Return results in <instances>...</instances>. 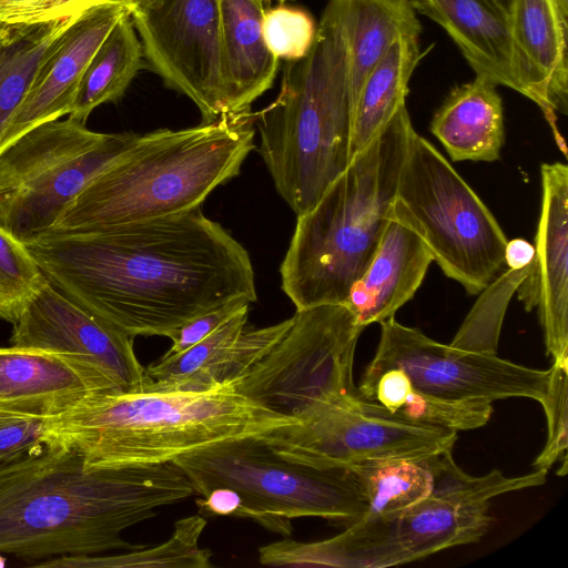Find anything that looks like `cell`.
<instances>
[{"label":"cell","instance_id":"60d3db41","mask_svg":"<svg viewBox=\"0 0 568 568\" xmlns=\"http://www.w3.org/2000/svg\"><path fill=\"white\" fill-rule=\"evenodd\" d=\"M505 18H509L513 0H486Z\"/></svg>","mask_w":568,"mask_h":568},{"label":"cell","instance_id":"f6af8a7d","mask_svg":"<svg viewBox=\"0 0 568 568\" xmlns=\"http://www.w3.org/2000/svg\"><path fill=\"white\" fill-rule=\"evenodd\" d=\"M262 1H271V0H262ZM277 1H280L281 3H283V2L287 1V0H277Z\"/></svg>","mask_w":568,"mask_h":568},{"label":"cell","instance_id":"ee69618b","mask_svg":"<svg viewBox=\"0 0 568 568\" xmlns=\"http://www.w3.org/2000/svg\"><path fill=\"white\" fill-rule=\"evenodd\" d=\"M13 413H10V412H7V410H3V409H0V424L7 419L10 415H12Z\"/></svg>","mask_w":568,"mask_h":568},{"label":"cell","instance_id":"6da1fadb","mask_svg":"<svg viewBox=\"0 0 568 568\" xmlns=\"http://www.w3.org/2000/svg\"><path fill=\"white\" fill-rule=\"evenodd\" d=\"M23 243L51 285L133 338L168 337L227 302L257 300L247 251L201 207Z\"/></svg>","mask_w":568,"mask_h":568},{"label":"cell","instance_id":"52a82bcc","mask_svg":"<svg viewBox=\"0 0 568 568\" xmlns=\"http://www.w3.org/2000/svg\"><path fill=\"white\" fill-rule=\"evenodd\" d=\"M195 495L229 487L241 498L239 518L290 537L292 520L318 517L348 525L367 510L358 477L348 468H317L283 457L262 436L221 442L178 457Z\"/></svg>","mask_w":568,"mask_h":568},{"label":"cell","instance_id":"ffe728a7","mask_svg":"<svg viewBox=\"0 0 568 568\" xmlns=\"http://www.w3.org/2000/svg\"><path fill=\"white\" fill-rule=\"evenodd\" d=\"M432 262L422 237L389 217L373 257L353 285L345 305L364 328L394 317L413 298Z\"/></svg>","mask_w":568,"mask_h":568},{"label":"cell","instance_id":"ab89813d","mask_svg":"<svg viewBox=\"0 0 568 568\" xmlns=\"http://www.w3.org/2000/svg\"><path fill=\"white\" fill-rule=\"evenodd\" d=\"M535 255V246L524 239L507 241L504 251L505 265L510 270L528 266Z\"/></svg>","mask_w":568,"mask_h":568},{"label":"cell","instance_id":"1f68e13d","mask_svg":"<svg viewBox=\"0 0 568 568\" xmlns=\"http://www.w3.org/2000/svg\"><path fill=\"white\" fill-rule=\"evenodd\" d=\"M528 271L529 265L521 270L508 268L495 277L479 293L450 345L477 353L496 354L506 310Z\"/></svg>","mask_w":568,"mask_h":568},{"label":"cell","instance_id":"8fae6325","mask_svg":"<svg viewBox=\"0 0 568 568\" xmlns=\"http://www.w3.org/2000/svg\"><path fill=\"white\" fill-rule=\"evenodd\" d=\"M292 318L270 352L232 384L248 399L302 422L359 394L353 362L364 327L345 304L296 310Z\"/></svg>","mask_w":568,"mask_h":568},{"label":"cell","instance_id":"d590c367","mask_svg":"<svg viewBox=\"0 0 568 568\" xmlns=\"http://www.w3.org/2000/svg\"><path fill=\"white\" fill-rule=\"evenodd\" d=\"M292 322L291 317L261 328L245 327L224 355L214 373L213 383H232L246 374L280 341Z\"/></svg>","mask_w":568,"mask_h":568},{"label":"cell","instance_id":"b9f144b4","mask_svg":"<svg viewBox=\"0 0 568 568\" xmlns=\"http://www.w3.org/2000/svg\"><path fill=\"white\" fill-rule=\"evenodd\" d=\"M126 1L128 0H81V6H82V9L85 10L89 7H92V6H95L99 3L119 2V3L125 4Z\"/></svg>","mask_w":568,"mask_h":568},{"label":"cell","instance_id":"484cf974","mask_svg":"<svg viewBox=\"0 0 568 568\" xmlns=\"http://www.w3.org/2000/svg\"><path fill=\"white\" fill-rule=\"evenodd\" d=\"M420 59L419 37L404 36L369 72L354 105L351 160L406 105L409 81Z\"/></svg>","mask_w":568,"mask_h":568},{"label":"cell","instance_id":"d4e9b609","mask_svg":"<svg viewBox=\"0 0 568 568\" xmlns=\"http://www.w3.org/2000/svg\"><path fill=\"white\" fill-rule=\"evenodd\" d=\"M357 389L397 419L457 433L484 426L493 413L491 403L453 402L424 393L398 368L361 379Z\"/></svg>","mask_w":568,"mask_h":568},{"label":"cell","instance_id":"83f0119b","mask_svg":"<svg viewBox=\"0 0 568 568\" xmlns=\"http://www.w3.org/2000/svg\"><path fill=\"white\" fill-rule=\"evenodd\" d=\"M79 14L34 24L0 22V136L22 104L43 57Z\"/></svg>","mask_w":568,"mask_h":568},{"label":"cell","instance_id":"8d00e7d4","mask_svg":"<svg viewBox=\"0 0 568 568\" xmlns=\"http://www.w3.org/2000/svg\"><path fill=\"white\" fill-rule=\"evenodd\" d=\"M83 11L81 0H0V22L34 24Z\"/></svg>","mask_w":568,"mask_h":568},{"label":"cell","instance_id":"4fadbf2b","mask_svg":"<svg viewBox=\"0 0 568 568\" xmlns=\"http://www.w3.org/2000/svg\"><path fill=\"white\" fill-rule=\"evenodd\" d=\"M379 324L375 356L361 379L398 368L417 389L453 402L493 403L510 397L540 402L546 393L550 369L442 344L394 317Z\"/></svg>","mask_w":568,"mask_h":568},{"label":"cell","instance_id":"5b68a950","mask_svg":"<svg viewBox=\"0 0 568 568\" xmlns=\"http://www.w3.org/2000/svg\"><path fill=\"white\" fill-rule=\"evenodd\" d=\"M413 131L404 105L318 202L297 215L280 267L281 287L296 310L345 304L389 221Z\"/></svg>","mask_w":568,"mask_h":568},{"label":"cell","instance_id":"7402d4cb","mask_svg":"<svg viewBox=\"0 0 568 568\" xmlns=\"http://www.w3.org/2000/svg\"><path fill=\"white\" fill-rule=\"evenodd\" d=\"M262 0H220L225 113H240L274 82L278 59L265 44Z\"/></svg>","mask_w":568,"mask_h":568},{"label":"cell","instance_id":"7c38bea8","mask_svg":"<svg viewBox=\"0 0 568 568\" xmlns=\"http://www.w3.org/2000/svg\"><path fill=\"white\" fill-rule=\"evenodd\" d=\"M262 438L277 454L317 468L452 450L457 432L397 419L358 394Z\"/></svg>","mask_w":568,"mask_h":568},{"label":"cell","instance_id":"4dcf8cb0","mask_svg":"<svg viewBox=\"0 0 568 568\" xmlns=\"http://www.w3.org/2000/svg\"><path fill=\"white\" fill-rule=\"evenodd\" d=\"M244 308L191 347L163 354L145 369L152 386L168 390H206L214 386L213 376L233 343L246 327Z\"/></svg>","mask_w":568,"mask_h":568},{"label":"cell","instance_id":"3957f363","mask_svg":"<svg viewBox=\"0 0 568 568\" xmlns=\"http://www.w3.org/2000/svg\"><path fill=\"white\" fill-rule=\"evenodd\" d=\"M297 423L248 399L232 383L201 392L151 384L141 392L98 395L47 418L45 435L79 452L88 468H121L174 462L221 442Z\"/></svg>","mask_w":568,"mask_h":568},{"label":"cell","instance_id":"ac0fdd59","mask_svg":"<svg viewBox=\"0 0 568 568\" xmlns=\"http://www.w3.org/2000/svg\"><path fill=\"white\" fill-rule=\"evenodd\" d=\"M116 393L105 376L75 358L38 348L0 347V409L50 418L94 396Z\"/></svg>","mask_w":568,"mask_h":568},{"label":"cell","instance_id":"603a6c76","mask_svg":"<svg viewBox=\"0 0 568 568\" xmlns=\"http://www.w3.org/2000/svg\"><path fill=\"white\" fill-rule=\"evenodd\" d=\"M495 83L476 77L450 90L430 121V132L450 159L493 162L505 142L503 100Z\"/></svg>","mask_w":568,"mask_h":568},{"label":"cell","instance_id":"9a60e30c","mask_svg":"<svg viewBox=\"0 0 568 568\" xmlns=\"http://www.w3.org/2000/svg\"><path fill=\"white\" fill-rule=\"evenodd\" d=\"M133 339L47 281L13 323L10 344L75 358L105 376L119 393H132L153 382Z\"/></svg>","mask_w":568,"mask_h":568},{"label":"cell","instance_id":"e0dca14e","mask_svg":"<svg viewBox=\"0 0 568 568\" xmlns=\"http://www.w3.org/2000/svg\"><path fill=\"white\" fill-rule=\"evenodd\" d=\"M126 13L128 8L119 2L80 12L43 57L22 104L0 136V151L29 130L70 114L87 65Z\"/></svg>","mask_w":568,"mask_h":568},{"label":"cell","instance_id":"cb8c5ba5","mask_svg":"<svg viewBox=\"0 0 568 568\" xmlns=\"http://www.w3.org/2000/svg\"><path fill=\"white\" fill-rule=\"evenodd\" d=\"M342 34L353 103L367 75L392 44L404 36L419 37L422 26L410 0H328Z\"/></svg>","mask_w":568,"mask_h":568},{"label":"cell","instance_id":"5bb4252c","mask_svg":"<svg viewBox=\"0 0 568 568\" xmlns=\"http://www.w3.org/2000/svg\"><path fill=\"white\" fill-rule=\"evenodd\" d=\"M152 70L187 97L202 122L225 113L221 70L220 0H128Z\"/></svg>","mask_w":568,"mask_h":568},{"label":"cell","instance_id":"f1b7e54d","mask_svg":"<svg viewBox=\"0 0 568 568\" xmlns=\"http://www.w3.org/2000/svg\"><path fill=\"white\" fill-rule=\"evenodd\" d=\"M442 453L415 458L365 462L351 466L348 469L358 477L367 500L368 507L364 515L396 511L434 496Z\"/></svg>","mask_w":568,"mask_h":568},{"label":"cell","instance_id":"74e56055","mask_svg":"<svg viewBox=\"0 0 568 568\" xmlns=\"http://www.w3.org/2000/svg\"><path fill=\"white\" fill-rule=\"evenodd\" d=\"M250 304L251 302L245 298H236L193 317L168 335L172 343L165 354H176L191 347L241 311L250 307Z\"/></svg>","mask_w":568,"mask_h":568},{"label":"cell","instance_id":"ba28073f","mask_svg":"<svg viewBox=\"0 0 568 568\" xmlns=\"http://www.w3.org/2000/svg\"><path fill=\"white\" fill-rule=\"evenodd\" d=\"M390 219L415 231L444 274L479 294L504 268L506 235L444 155L413 131Z\"/></svg>","mask_w":568,"mask_h":568},{"label":"cell","instance_id":"d6a6232c","mask_svg":"<svg viewBox=\"0 0 568 568\" xmlns=\"http://www.w3.org/2000/svg\"><path fill=\"white\" fill-rule=\"evenodd\" d=\"M45 282L26 244L0 226V318L13 324Z\"/></svg>","mask_w":568,"mask_h":568},{"label":"cell","instance_id":"9c48e42d","mask_svg":"<svg viewBox=\"0 0 568 568\" xmlns=\"http://www.w3.org/2000/svg\"><path fill=\"white\" fill-rule=\"evenodd\" d=\"M139 135L95 132L70 116L29 130L0 151V226L22 242L48 233Z\"/></svg>","mask_w":568,"mask_h":568},{"label":"cell","instance_id":"7bdbcfd3","mask_svg":"<svg viewBox=\"0 0 568 568\" xmlns=\"http://www.w3.org/2000/svg\"><path fill=\"white\" fill-rule=\"evenodd\" d=\"M561 18L568 22V0H554Z\"/></svg>","mask_w":568,"mask_h":568},{"label":"cell","instance_id":"2e32d148","mask_svg":"<svg viewBox=\"0 0 568 568\" xmlns=\"http://www.w3.org/2000/svg\"><path fill=\"white\" fill-rule=\"evenodd\" d=\"M540 175L535 255L516 293L527 312L537 310L546 353L568 361V168L544 163Z\"/></svg>","mask_w":568,"mask_h":568},{"label":"cell","instance_id":"4316f807","mask_svg":"<svg viewBox=\"0 0 568 568\" xmlns=\"http://www.w3.org/2000/svg\"><path fill=\"white\" fill-rule=\"evenodd\" d=\"M143 48L130 18L124 14L94 52L79 83L68 116L87 122L103 103L122 98L142 68Z\"/></svg>","mask_w":568,"mask_h":568},{"label":"cell","instance_id":"e575fe53","mask_svg":"<svg viewBox=\"0 0 568 568\" xmlns=\"http://www.w3.org/2000/svg\"><path fill=\"white\" fill-rule=\"evenodd\" d=\"M546 388L539 402L547 418V439L532 466L548 471L560 458L567 459L568 446V361H554Z\"/></svg>","mask_w":568,"mask_h":568},{"label":"cell","instance_id":"f546056e","mask_svg":"<svg viewBox=\"0 0 568 568\" xmlns=\"http://www.w3.org/2000/svg\"><path fill=\"white\" fill-rule=\"evenodd\" d=\"M205 526L206 519L199 514L178 520L174 524L172 536L166 541L152 548L144 546L105 557H98L97 555L58 557L40 561L36 566L58 568H207L212 566V552L199 546V539Z\"/></svg>","mask_w":568,"mask_h":568},{"label":"cell","instance_id":"44dd1931","mask_svg":"<svg viewBox=\"0 0 568 568\" xmlns=\"http://www.w3.org/2000/svg\"><path fill=\"white\" fill-rule=\"evenodd\" d=\"M439 24L476 77L521 94L509 21L486 0H410Z\"/></svg>","mask_w":568,"mask_h":568},{"label":"cell","instance_id":"277c9868","mask_svg":"<svg viewBox=\"0 0 568 568\" xmlns=\"http://www.w3.org/2000/svg\"><path fill=\"white\" fill-rule=\"evenodd\" d=\"M255 119L250 109L192 128L140 134L48 233L108 231L201 207L217 186L240 173L255 146Z\"/></svg>","mask_w":568,"mask_h":568},{"label":"cell","instance_id":"836d02e7","mask_svg":"<svg viewBox=\"0 0 568 568\" xmlns=\"http://www.w3.org/2000/svg\"><path fill=\"white\" fill-rule=\"evenodd\" d=\"M317 27L305 10L277 6L264 11L263 38L268 50L278 60L304 58L315 40Z\"/></svg>","mask_w":568,"mask_h":568},{"label":"cell","instance_id":"7a4b0ae2","mask_svg":"<svg viewBox=\"0 0 568 568\" xmlns=\"http://www.w3.org/2000/svg\"><path fill=\"white\" fill-rule=\"evenodd\" d=\"M194 495L174 462L88 468L79 452L45 435L0 465V555L43 561L142 548L122 532Z\"/></svg>","mask_w":568,"mask_h":568},{"label":"cell","instance_id":"f35d334b","mask_svg":"<svg viewBox=\"0 0 568 568\" xmlns=\"http://www.w3.org/2000/svg\"><path fill=\"white\" fill-rule=\"evenodd\" d=\"M47 418L12 414L0 424V465L16 459L45 437Z\"/></svg>","mask_w":568,"mask_h":568},{"label":"cell","instance_id":"30bf717a","mask_svg":"<svg viewBox=\"0 0 568 568\" xmlns=\"http://www.w3.org/2000/svg\"><path fill=\"white\" fill-rule=\"evenodd\" d=\"M489 501L463 495L430 496L406 508L362 516L328 539L285 537L258 549L265 566L384 568L478 541L488 530Z\"/></svg>","mask_w":568,"mask_h":568},{"label":"cell","instance_id":"d6986e66","mask_svg":"<svg viewBox=\"0 0 568 568\" xmlns=\"http://www.w3.org/2000/svg\"><path fill=\"white\" fill-rule=\"evenodd\" d=\"M508 21L521 94L541 109L566 155L556 112L567 114L568 109V22L554 0H513Z\"/></svg>","mask_w":568,"mask_h":568},{"label":"cell","instance_id":"8992f818","mask_svg":"<svg viewBox=\"0 0 568 568\" xmlns=\"http://www.w3.org/2000/svg\"><path fill=\"white\" fill-rule=\"evenodd\" d=\"M255 124L277 193L296 216L306 213L351 162L347 53L326 7L310 52L285 63L280 92Z\"/></svg>","mask_w":568,"mask_h":568}]
</instances>
